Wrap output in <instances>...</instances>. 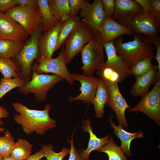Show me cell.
I'll use <instances>...</instances> for the list:
<instances>
[{
  "label": "cell",
  "instance_id": "obj_1",
  "mask_svg": "<svg viewBox=\"0 0 160 160\" xmlns=\"http://www.w3.org/2000/svg\"><path fill=\"white\" fill-rule=\"evenodd\" d=\"M12 105L19 113L14 116V121L21 125L23 131L27 135L34 132L43 135L47 131L56 126V121L49 116L51 106L49 104L46 105L45 109L42 110L31 109L17 102Z\"/></svg>",
  "mask_w": 160,
  "mask_h": 160
},
{
  "label": "cell",
  "instance_id": "obj_32",
  "mask_svg": "<svg viewBox=\"0 0 160 160\" xmlns=\"http://www.w3.org/2000/svg\"><path fill=\"white\" fill-rule=\"evenodd\" d=\"M41 148L47 160H62L65 156L69 154L70 151V149L64 147L60 152L56 153L54 151L53 146L50 144L43 145Z\"/></svg>",
  "mask_w": 160,
  "mask_h": 160
},
{
  "label": "cell",
  "instance_id": "obj_43",
  "mask_svg": "<svg viewBox=\"0 0 160 160\" xmlns=\"http://www.w3.org/2000/svg\"><path fill=\"white\" fill-rule=\"evenodd\" d=\"M71 17V15L69 14H66L63 15L61 17L60 20V21L62 23L69 19Z\"/></svg>",
  "mask_w": 160,
  "mask_h": 160
},
{
  "label": "cell",
  "instance_id": "obj_14",
  "mask_svg": "<svg viewBox=\"0 0 160 160\" xmlns=\"http://www.w3.org/2000/svg\"><path fill=\"white\" fill-rule=\"evenodd\" d=\"M79 15L89 25L95 35L99 33L100 26L105 17L101 0H95L92 4L89 3Z\"/></svg>",
  "mask_w": 160,
  "mask_h": 160
},
{
  "label": "cell",
  "instance_id": "obj_6",
  "mask_svg": "<svg viewBox=\"0 0 160 160\" xmlns=\"http://www.w3.org/2000/svg\"><path fill=\"white\" fill-rule=\"evenodd\" d=\"M64 79L56 74H39L32 68L31 79L18 90L24 95L34 94L35 98L43 101L47 98L48 91Z\"/></svg>",
  "mask_w": 160,
  "mask_h": 160
},
{
  "label": "cell",
  "instance_id": "obj_29",
  "mask_svg": "<svg viewBox=\"0 0 160 160\" xmlns=\"http://www.w3.org/2000/svg\"><path fill=\"white\" fill-rule=\"evenodd\" d=\"M154 56L146 57L136 63L130 69L129 75H133L136 78L145 73L151 69L152 59Z\"/></svg>",
  "mask_w": 160,
  "mask_h": 160
},
{
  "label": "cell",
  "instance_id": "obj_7",
  "mask_svg": "<svg viewBox=\"0 0 160 160\" xmlns=\"http://www.w3.org/2000/svg\"><path fill=\"white\" fill-rule=\"evenodd\" d=\"M6 12L20 24L29 36L42 25L38 6L17 5Z\"/></svg>",
  "mask_w": 160,
  "mask_h": 160
},
{
  "label": "cell",
  "instance_id": "obj_4",
  "mask_svg": "<svg viewBox=\"0 0 160 160\" xmlns=\"http://www.w3.org/2000/svg\"><path fill=\"white\" fill-rule=\"evenodd\" d=\"M103 45L99 32L83 47L80 52L83 65L82 74L92 76L95 71L103 67L105 62Z\"/></svg>",
  "mask_w": 160,
  "mask_h": 160
},
{
  "label": "cell",
  "instance_id": "obj_9",
  "mask_svg": "<svg viewBox=\"0 0 160 160\" xmlns=\"http://www.w3.org/2000/svg\"><path fill=\"white\" fill-rule=\"evenodd\" d=\"M96 73L103 79L109 92L110 98L106 105L114 111L119 125L122 128L128 127L125 112L127 109L131 107L121 94L118 82L105 77L99 70H98Z\"/></svg>",
  "mask_w": 160,
  "mask_h": 160
},
{
  "label": "cell",
  "instance_id": "obj_8",
  "mask_svg": "<svg viewBox=\"0 0 160 160\" xmlns=\"http://www.w3.org/2000/svg\"><path fill=\"white\" fill-rule=\"evenodd\" d=\"M64 50L63 45L58 56L55 58H45L39 57L33 64L32 68L39 74L53 73L65 79L69 84H73L74 81L66 66Z\"/></svg>",
  "mask_w": 160,
  "mask_h": 160
},
{
  "label": "cell",
  "instance_id": "obj_5",
  "mask_svg": "<svg viewBox=\"0 0 160 160\" xmlns=\"http://www.w3.org/2000/svg\"><path fill=\"white\" fill-rule=\"evenodd\" d=\"M95 35L89 24L81 19L65 41L64 54L66 64L69 63Z\"/></svg>",
  "mask_w": 160,
  "mask_h": 160
},
{
  "label": "cell",
  "instance_id": "obj_41",
  "mask_svg": "<svg viewBox=\"0 0 160 160\" xmlns=\"http://www.w3.org/2000/svg\"><path fill=\"white\" fill-rule=\"evenodd\" d=\"M44 156L43 151L41 150L34 154L30 155L25 160H40Z\"/></svg>",
  "mask_w": 160,
  "mask_h": 160
},
{
  "label": "cell",
  "instance_id": "obj_36",
  "mask_svg": "<svg viewBox=\"0 0 160 160\" xmlns=\"http://www.w3.org/2000/svg\"><path fill=\"white\" fill-rule=\"evenodd\" d=\"M76 129H75L73 130L71 140H69L67 138V141L70 144L71 146L68 160H83L74 146L73 138L74 134Z\"/></svg>",
  "mask_w": 160,
  "mask_h": 160
},
{
  "label": "cell",
  "instance_id": "obj_28",
  "mask_svg": "<svg viewBox=\"0 0 160 160\" xmlns=\"http://www.w3.org/2000/svg\"><path fill=\"white\" fill-rule=\"evenodd\" d=\"M48 2L52 14L59 21L63 15L70 14L68 0H48Z\"/></svg>",
  "mask_w": 160,
  "mask_h": 160
},
{
  "label": "cell",
  "instance_id": "obj_2",
  "mask_svg": "<svg viewBox=\"0 0 160 160\" xmlns=\"http://www.w3.org/2000/svg\"><path fill=\"white\" fill-rule=\"evenodd\" d=\"M132 36V41L123 43L122 36L113 41L116 54L121 57L129 69L139 60L155 55L153 50L156 48L152 44L144 40L142 34L134 33Z\"/></svg>",
  "mask_w": 160,
  "mask_h": 160
},
{
  "label": "cell",
  "instance_id": "obj_10",
  "mask_svg": "<svg viewBox=\"0 0 160 160\" xmlns=\"http://www.w3.org/2000/svg\"><path fill=\"white\" fill-rule=\"evenodd\" d=\"M141 112L160 125V79L156 82L152 89L142 97L139 103L129 110L130 113Z\"/></svg>",
  "mask_w": 160,
  "mask_h": 160
},
{
  "label": "cell",
  "instance_id": "obj_23",
  "mask_svg": "<svg viewBox=\"0 0 160 160\" xmlns=\"http://www.w3.org/2000/svg\"><path fill=\"white\" fill-rule=\"evenodd\" d=\"M37 2L42 20L43 31L45 32L54 28L59 21L52 14L48 0H37Z\"/></svg>",
  "mask_w": 160,
  "mask_h": 160
},
{
  "label": "cell",
  "instance_id": "obj_38",
  "mask_svg": "<svg viewBox=\"0 0 160 160\" xmlns=\"http://www.w3.org/2000/svg\"><path fill=\"white\" fill-rule=\"evenodd\" d=\"M150 1L153 10V16L158 22L160 23V0H150Z\"/></svg>",
  "mask_w": 160,
  "mask_h": 160
},
{
  "label": "cell",
  "instance_id": "obj_15",
  "mask_svg": "<svg viewBox=\"0 0 160 160\" xmlns=\"http://www.w3.org/2000/svg\"><path fill=\"white\" fill-rule=\"evenodd\" d=\"M103 44L109 42L116 38L126 34L132 35V29L118 23L111 17L105 16L99 29Z\"/></svg>",
  "mask_w": 160,
  "mask_h": 160
},
{
  "label": "cell",
  "instance_id": "obj_35",
  "mask_svg": "<svg viewBox=\"0 0 160 160\" xmlns=\"http://www.w3.org/2000/svg\"><path fill=\"white\" fill-rule=\"evenodd\" d=\"M105 16L111 17L115 9V0H101Z\"/></svg>",
  "mask_w": 160,
  "mask_h": 160
},
{
  "label": "cell",
  "instance_id": "obj_17",
  "mask_svg": "<svg viewBox=\"0 0 160 160\" xmlns=\"http://www.w3.org/2000/svg\"><path fill=\"white\" fill-rule=\"evenodd\" d=\"M159 23L153 16L144 12L138 15L131 24L134 33L143 34L144 35L157 36L159 35Z\"/></svg>",
  "mask_w": 160,
  "mask_h": 160
},
{
  "label": "cell",
  "instance_id": "obj_22",
  "mask_svg": "<svg viewBox=\"0 0 160 160\" xmlns=\"http://www.w3.org/2000/svg\"><path fill=\"white\" fill-rule=\"evenodd\" d=\"M110 98L108 89L103 79H99L95 96L92 101L97 118L103 117L104 107Z\"/></svg>",
  "mask_w": 160,
  "mask_h": 160
},
{
  "label": "cell",
  "instance_id": "obj_3",
  "mask_svg": "<svg viewBox=\"0 0 160 160\" xmlns=\"http://www.w3.org/2000/svg\"><path fill=\"white\" fill-rule=\"evenodd\" d=\"M42 31V25L30 36L21 50L12 58L17 67V77L25 83L31 79L32 64L39 57L38 43Z\"/></svg>",
  "mask_w": 160,
  "mask_h": 160
},
{
  "label": "cell",
  "instance_id": "obj_20",
  "mask_svg": "<svg viewBox=\"0 0 160 160\" xmlns=\"http://www.w3.org/2000/svg\"><path fill=\"white\" fill-rule=\"evenodd\" d=\"M157 65H152L151 69L143 75L136 78L131 88L130 93L133 97H143L149 92L151 84L154 81L158 72Z\"/></svg>",
  "mask_w": 160,
  "mask_h": 160
},
{
  "label": "cell",
  "instance_id": "obj_34",
  "mask_svg": "<svg viewBox=\"0 0 160 160\" xmlns=\"http://www.w3.org/2000/svg\"><path fill=\"white\" fill-rule=\"evenodd\" d=\"M71 16H78L80 10L84 9L89 3L86 0H68Z\"/></svg>",
  "mask_w": 160,
  "mask_h": 160
},
{
  "label": "cell",
  "instance_id": "obj_40",
  "mask_svg": "<svg viewBox=\"0 0 160 160\" xmlns=\"http://www.w3.org/2000/svg\"><path fill=\"white\" fill-rule=\"evenodd\" d=\"M17 5L38 6L37 0H16Z\"/></svg>",
  "mask_w": 160,
  "mask_h": 160
},
{
  "label": "cell",
  "instance_id": "obj_46",
  "mask_svg": "<svg viewBox=\"0 0 160 160\" xmlns=\"http://www.w3.org/2000/svg\"><path fill=\"white\" fill-rule=\"evenodd\" d=\"M4 157L0 155V160H3Z\"/></svg>",
  "mask_w": 160,
  "mask_h": 160
},
{
  "label": "cell",
  "instance_id": "obj_13",
  "mask_svg": "<svg viewBox=\"0 0 160 160\" xmlns=\"http://www.w3.org/2000/svg\"><path fill=\"white\" fill-rule=\"evenodd\" d=\"M72 79L74 81L80 82L81 87L80 90L81 93L74 97H69L70 101L81 100L85 103H92L95 96L99 79L92 76H88L83 74L76 73H71Z\"/></svg>",
  "mask_w": 160,
  "mask_h": 160
},
{
  "label": "cell",
  "instance_id": "obj_39",
  "mask_svg": "<svg viewBox=\"0 0 160 160\" xmlns=\"http://www.w3.org/2000/svg\"><path fill=\"white\" fill-rule=\"evenodd\" d=\"M142 8L144 12L153 15V12L150 0H135Z\"/></svg>",
  "mask_w": 160,
  "mask_h": 160
},
{
  "label": "cell",
  "instance_id": "obj_44",
  "mask_svg": "<svg viewBox=\"0 0 160 160\" xmlns=\"http://www.w3.org/2000/svg\"><path fill=\"white\" fill-rule=\"evenodd\" d=\"M3 160H15L12 157H11L10 156L8 155L4 156V157Z\"/></svg>",
  "mask_w": 160,
  "mask_h": 160
},
{
  "label": "cell",
  "instance_id": "obj_42",
  "mask_svg": "<svg viewBox=\"0 0 160 160\" xmlns=\"http://www.w3.org/2000/svg\"><path fill=\"white\" fill-rule=\"evenodd\" d=\"M9 116V113L7 109L0 105V120L2 118H7Z\"/></svg>",
  "mask_w": 160,
  "mask_h": 160
},
{
  "label": "cell",
  "instance_id": "obj_12",
  "mask_svg": "<svg viewBox=\"0 0 160 160\" xmlns=\"http://www.w3.org/2000/svg\"><path fill=\"white\" fill-rule=\"evenodd\" d=\"M29 36L23 28L7 12H0V39L23 41Z\"/></svg>",
  "mask_w": 160,
  "mask_h": 160
},
{
  "label": "cell",
  "instance_id": "obj_31",
  "mask_svg": "<svg viewBox=\"0 0 160 160\" xmlns=\"http://www.w3.org/2000/svg\"><path fill=\"white\" fill-rule=\"evenodd\" d=\"M17 68L12 59L0 57V72L4 78H12L17 77Z\"/></svg>",
  "mask_w": 160,
  "mask_h": 160
},
{
  "label": "cell",
  "instance_id": "obj_19",
  "mask_svg": "<svg viewBox=\"0 0 160 160\" xmlns=\"http://www.w3.org/2000/svg\"><path fill=\"white\" fill-rule=\"evenodd\" d=\"M81 125L82 130L89 134V139L87 148L85 149H81L79 151L78 153L83 160H89L90 153L93 150H97L101 148L108 143L109 135H106L102 138L97 137L94 134L91 126L90 118L83 121Z\"/></svg>",
  "mask_w": 160,
  "mask_h": 160
},
{
  "label": "cell",
  "instance_id": "obj_27",
  "mask_svg": "<svg viewBox=\"0 0 160 160\" xmlns=\"http://www.w3.org/2000/svg\"><path fill=\"white\" fill-rule=\"evenodd\" d=\"M97 151L106 153L108 160H127L122 149L115 144L112 136L109 138L106 145Z\"/></svg>",
  "mask_w": 160,
  "mask_h": 160
},
{
  "label": "cell",
  "instance_id": "obj_37",
  "mask_svg": "<svg viewBox=\"0 0 160 160\" xmlns=\"http://www.w3.org/2000/svg\"><path fill=\"white\" fill-rule=\"evenodd\" d=\"M17 5L16 0H0V12H6Z\"/></svg>",
  "mask_w": 160,
  "mask_h": 160
},
{
  "label": "cell",
  "instance_id": "obj_25",
  "mask_svg": "<svg viewBox=\"0 0 160 160\" xmlns=\"http://www.w3.org/2000/svg\"><path fill=\"white\" fill-rule=\"evenodd\" d=\"M78 16H71L67 20L62 23L59 31L55 51L59 49L69 35L80 21Z\"/></svg>",
  "mask_w": 160,
  "mask_h": 160
},
{
  "label": "cell",
  "instance_id": "obj_21",
  "mask_svg": "<svg viewBox=\"0 0 160 160\" xmlns=\"http://www.w3.org/2000/svg\"><path fill=\"white\" fill-rule=\"evenodd\" d=\"M113 118V115L111 114L109 119V122L111 126L114 130V134L121 141V143L120 147L126 156H130L131 155L130 150L131 141L136 138L143 137V133L141 131L134 133L128 132L123 129L120 125L118 126L115 125L112 121Z\"/></svg>",
  "mask_w": 160,
  "mask_h": 160
},
{
  "label": "cell",
  "instance_id": "obj_30",
  "mask_svg": "<svg viewBox=\"0 0 160 160\" xmlns=\"http://www.w3.org/2000/svg\"><path fill=\"white\" fill-rule=\"evenodd\" d=\"M25 84L17 77L12 79L1 78L0 81V100L10 90L16 87H22Z\"/></svg>",
  "mask_w": 160,
  "mask_h": 160
},
{
  "label": "cell",
  "instance_id": "obj_33",
  "mask_svg": "<svg viewBox=\"0 0 160 160\" xmlns=\"http://www.w3.org/2000/svg\"><path fill=\"white\" fill-rule=\"evenodd\" d=\"M14 143L10 132L9 130L5 131L3 136H0V155L3 157L10 156Z\"/></svg>",
  "mask_w": 160,
  "mask_h": 160
},
{
  "label": "cell",
  "instance_id": "obj_11",
  "mask_svg": "<svg viewBox=\"0 0 160 160\" xmlns=\"http://www.w3.org/2000/svg\"><path fill=\"white\" fill-rule=\"evenodd\" d=\"M115 7L112 18L125 27L130 25L139 14L143 12L135 0H115Z\"/></svg>",
  "mask_w": 160,
  "mask_h": 160
},
{
  "label": "cell",
  "instance_id": "obj_45",
  "mask_svg": "<svg viewBox=\"0 0 160 160\" xmlns=\"http://www.w3.org/2000/svg\"><path fill=\"white\" fill-rule=\"evenodd\" d=\"M3 123V121L2 120H0V132H2L4 131L5 129L3 127H1V126Z\"/></svg>",
  "mask_w": 160,
  "mask_h": 160
},
{
  "label": "cell",
  "instance_id": "obj_26",
  "mask_svg": "<svg viewBox=\"0 0 160 160\" xmlns=\"http://www.w3.org/2000/svg\"><path fill=\"white\" fill-rule=\"evenodd\" d=\"M32 147L25 139L18 138L14 143L10 156L15 160H25L30 156Z\"/></svg>",
  "mask_w": 160,
  "mask_h": 160
},
{
  "label": "cell",
  "instance_id": "obj_24",
  "mask_svg": "<svg viewBox=\"0 0 160 160\" xmlns=\"http://www.w3.org/2000/svg\"><path fill=\"white\" fill-rule=\"evenodd\" d=\"M24 45L23 41L0 39V57L12 59L21 50Z\"/></svg>",
  "mask_w": 160,
  "mask_h": 160
},
{
  "label": "cell",
  "instance_id": "obj_18",
  "mask_svg": "<svg viewBox=\"0 0 160 160\" xmlns=\"http://www.w3.org/2000/svg\"><path fill=\"white\" fill-rule=\"evenodd\" d=\"M62 23L60 21L54 28L44 32L39 39L38 48L39 57L52 58L57 41L58 34Z\"/></svg>",
  "mask_w": 160,
  "mask_h": 160
},
{
  "label": "cell",
  "instance_id": "obj_16",
  "mask_svg": "<svg viewBox=\"0 0 160 160\" xmlns=\"http://www.w3.org/2000/svg\"><path fill=\"white\" fill-rule=\"evenodd\" d=\"M113 41L104 44L107 59L101 69L109 68L112 70L118 75L120 82L129 76L130 69L121 57L116 54Z\"/></svg>",
  "mask_w": 160,
  "mask_h": 160
}]
</instances>
